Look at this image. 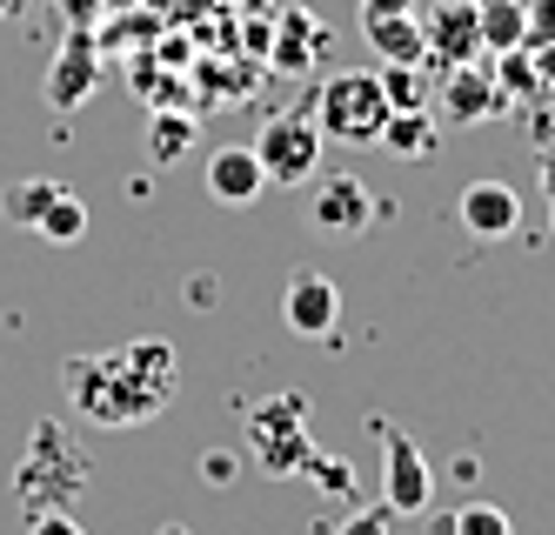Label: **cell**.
<instances>
[{"mask_svg": "<svg viewBox=\"0 0 555 535\" xmlns=\"http://www.w3.org/2000/svg\"><path fill=\"white\" fill-rule=\"evenodd\" d=\"M301 475H308L314 488H328V496H348V488H354V462H348V456H322V448L308 456Z\"/></svg>", "mask_w": 555, "mask_h": 535, "instance_id": "cell-23", "label": "cell"}, {"mask_svg": "<svg viewBox=\"0 0 555 535\" xmlns=\"http://www.w3.org/2000/svg\"><path fill=\"white\" fill-rule=\"evenodd\" d=\"M308 228H322V234H362L375 221V194L354 181V175H314L308 181Z\"/></svg>", "mask_w": 555, "mask_h": 535, "instance_id": "cell-9", "label": "cell"}, {"mask_svg": "<svg viewBox=\"0 0 555 535\" xmlns=\"http://www.w3.org/2000/svg\"><path fill=\"white\" fill-rule=\"evenodd\" d=\"M435 107H442L449 128H482V120H495V114H502V88H495L489 54H482V61H455V67H442Z\"/></svg>", "mask_w": 555, "mask_h": 535, "instance_id": "cell-7", "label": "cell"}, {"mask_svg": "<svg viewBox=\"0 0 555 535\" xmlns=\"http://www.w3.org/2000/svg\"><path fill=\"white\" fill-rule=\"evenodd\" d=\"M255 161H261L268 188H308L314 175H322V128H314V114H274V120H261Z\"/></svg>", "mask_w": 555, "mask_h": 535, "instance_id": "cell-5", "label": "cell"}, {"mask_svg": "<svg viewBox=\"0 0 555 535\" xmlns=\"http://www.w3.org/2000/svg\"><path fill=\"white\" fill-rule=\"evenodd\" d=\"M362 34H369V48L395 67H422L428 61V40H422V21L415 8H388V14H369L362 8Z\"/></svg>", "mask_w": 555, "mask_h": 535, "instance_id": "cell-14", "label": "cell"}, {"mask_svg": "<svg viewBox=\"0 0 555 535\" xmlns=\"http://www.w3.org/2000/svg\"><path fill=\"white\" fill-rule=\"evenodd\" d=\"M375 429H382V509L388 515H422L435 502V469H428V456L395 422H375Z\"/></svg>", "mask_w": 555, "mask_h": 535, "instance_id": "cell-6", "label": "cell"}, {"mask_svg": "<svg viewBox=\"0 0 555 535\" xmlns=\"http://www.w3.org/2000/svg\"><path fill=\"white\" fill-rule=\"evenodd\" d=\"M522 48H548L555 40V0H522Z\"/></svg>", "mask_w": 555, "mask_h": 535, "instance_id": "cell-24", "label": "cell"}, {"mask_svg": "<svg viewBox=\"0 0 555 535\" xmlns=\"http://www.w3.org/2000/svg\"><path fill=\"white\" fill-rule=\"evenodd\" d=\"M382 148H388V154H402V161L435 154V114H428V107H395V114H388V128H382Z\"/></svg>", "mask_w": 555, "mask_h": 535, "instance_id": "cell-17", "label": "cell"}, {"mask_svg": "<svg viewBox=\"0 0 555 535\" xmlns=\"http://www.w3.org/2000/svg\"><path fill=\"white\" fill-rule=\"evenodd\" d=\"M388 528H395L388 509H354V515L341 522V535H388Z\"/></svg>", "mask_w": 555, "mask_h": 535, "instance_id": "cell-26", "label": "cell"}, {"mask_svg": "<svg viewBox=\"0 0 555 535\" xmlns=\"http://www.w3.org/2000/svg\"><path fill=\"white\" fill-rule=\"evenodd\" d=\"M14 8H21V0H0V21H8V14H14Z\"/></svg>", "mask_w": 555, "mask_h": 535, "instance_id": "cell-29", "label": "cell"}, {"mask_svg": "<svg viewBox=\"0 0 555 535\" xmlns=\"http://www.w3.org/2000/svg\"><path fill=\"white\" fill-rule=\"evenodd\" d=\"M61 194V181H48V175H34V181H14V188H0V215H8L14 228H34L41 221V208Z\"/></svg>", "mask_w": 555, "mask_h": 535, "instance_id": "cell-20", "label": "cell"}, {"mask_svg": "<svg viewBox=\"0 0 555 535\" xmlns=\"http://www.w3.org/2000/svg\"><path fill=\"white\" fill-rule=\"evenodd\" d=\"M322 48H328V27H314L301 8H288L282 14V34L268 40V54H274V67H282V74H308Z\"/></svg>", "mask_w": 555, "mask_h": 535, "instance_id": "cell-15", "label": "cell"}, {"mask_svg": "<svg viewBox=\"0 0 555 535\" xmlns=\"http://www.w3.org/2000/svg\"><path fill=\"white\" fill-rule=\"evenodd\" d=\"M27 535H88V528L74 522V509H34L27 515Z\"/></svg>", "mask_w": 555, "mask_h": 535, "instance_id": "cell-25", "label": "cell"}, {"mask_svg": "<svg viewBox=\"0 0 555 535\" xmlns=\"http://www.w3.org/2000/svg\"><path fill=\"white\" fill-rule=\"evenodd\" d=\"M442 535H515V528H508V515L495 502H468V509H455L442 522Z\"/></svg>", "mask_w": 555, "mask_h": 535, "instance_id": "cell-22", "label": "cell"}, {"mask_svg": "<svg viewBox=\"0 0 555 535\" xmlns=\"http://www.w3.org/2000/svg\"><path fill=\"white\" fill-rule=\"evenodd\" d=\"M248 456L268 475H301L314 442H308V402L301 395H268L261 408H248Z\"/></svg>", "mask_w": 555, "mask_h": 535, "instance_id": "cell-4", "label": "cell"}, {"mask_svg": "<svg viewBox=\"0 0 555 535\" xmlns=\"http://www.w3.org/2000/svg\"><path fill=\"white\" fill-rule=\"evenodd\" d=\"M415 21H422V40H428V61H442V67L489 54L482 27H475V0H428V14H415Z\"/></svg>", "mask_w": 555, "mask_h": 535, "instance_id": "cell-10", "label": "cell"}, {"mask_svg": "<svg viewBox=\"0 0 555 535\" xmlns=\"http://www.w3.org/2000/svg\"><path fill=\"white\" fill-rule=\"evenodd\" d=\"M375 80H382L388 107H428V80H422V67H395V61H382Z\"/></svg>", "mask_w": 555, "mask_h": 535, "instance_id": "cell-21", "label": "cell"}, {"mask_svg": "<svg viewBox=\"0 0 555 535\" xmlns=\"http://www.w3.org/2000/svg\"><path fill=\"white\" fill-rule=\"evenodd\" d=\"M202 475H208L215 488H228V475H234V456H208V462H202Z\"/></svg>", "mask_w": 555, "mask_h": 535, "instance_id": "cell-27", "label": "cell"}, {"mask_svg": "<svg viewBox=\"0 0 555 535\" xmlns=\"http://www.w3.org/2000/svg\"><path fill=\"white\" fill-rule=\"evenodd\" d=\"M548 114H555V80H548Z\"/></svg>", "mask_w": 555, "mask_h": 535, "instance_id": "cell-31", "label": "cell"}, {"mask_svg": "<svg viewBox=\"0 0 555 535\" xmlns=\"http://www.w3.org/2000/svg\"><path fill=\"white\" fill-rule=\"evenodd\" d=\"M88 482H94V462H88V448L74 442V429L67 422H34V435H27V456H21V469H14V488H21V502H27V515L34 509H74L88 496Z\"/></svg>", "mask_w": 555, "mask_h": 535, "instance_id": "cell-2", "label": "cell"}, {"mask_svg": "<svg viewBox=\"0 0 555 535\" xmlns=\"http://www.w3.org/2000/svg\"><path fill=\"white\" fill-rule=\"evenodd\" d=\"M34 234H41V241H61V249H67V241H81V234H88V201L74 194V188H61L48 208H41V221H34Z\"/></svg>", "mask_w": 555, "mask_h": 535, "instance_id": "cell-19", "label": "cell"}, {"mask_svg": "<svg viewBox=\"0 0 555 535\" xmlns=\"http://www.w3.org/2000/svg\"><path fill=\"white\" fill-rule=\"evenodd\" d=\"M548 234H555V215H548Z\"/></svg>", "mask_w": 555, "mask_h": 535, "instance_id": "cell-32", "label": "cell"}, {"mask_svg": "<svg viewBox=\"0 0 555 535\" xmlns=\"http://www.w3.org/2000/svg\"><path fill=\"white\" fill-rule=\"evenodd\" d=\"M94 88H101V54H94V40H88V34H74L67 48L54 54L41 94H48V107L74 114V107H88V101H94Z\"/></svg>", "mask_w": 555, "mask_h": 535, "instance_id": "cell-12", "label": "cell"}, {"mask_svg": "<svg viewBox=\"0 0 555 535\" xmlns=\"http://www.w3.org/2000/svg\"><path fill=\"white\" fill-rule=\"evenodd\" d=\"M202 181H208V201H221V208H248V201L268 188V175H261L255 148H215Z\"/></svg>", "mask_w": 555, "mask_h": 535, "instance_id": "cell-13", "label": "cell"}, {"mask_svg": "<svg viewBox=\"0 0 555 535\" xmlns=\"http://www.w3.org/2000/svg\"><path fill=\"white\" fill-rule=\"evenodd\" d=\"M162 535H188V528H181V522H168V528H162Z\"/></svg>", "mask_w": 555, "mask_h": 535, "instance_id": "cell-30", "label": "cell"}, {"mask_svg": "<svg viewBox=\"0 0 555 535\" xmlns=\"http://www.w3.org/2000/svg\"><path fill=\"white\" fill-rule=\"evenodd\" d=\"M455 215H462V228L475 241H502V234L522 228V194H515L508 181H468L462 201H455Z\"/></svg>", "mask_w": 555, "mask_h": 535, "instance_id": "cell-11", "label": "cell"}, {"mask_svg": "<svg viewBox=\"0 0 555 535\" xmlns=\"http://www.w3.org/2000/svg\"><path fill=\"white\" fill-rule=\"evenodd\" d=\"M282 321H288V335H301V342L335 335V321H341V288H335L322 268H295L288 288H282Z\"/></svg>", "mask_w": 555, "mask_h": 535, "instance_id": "cell-8", "label": "cell"}, {"mask_svg": "<svg viewBox=\"0 0 555 535\" xmlns=\"http://www.w3.org/2000/svg\"><path fill=\"white\" fill-rule=\"evenodd\" d=\"M475 27H482V48L489 54H508L522 48V0H475Z\"/></svg>", "mask_w": 555, "mask_h": 535, "instance_id": "cell-18", "label": "cell"}, {"mask_svg": "<svg viewBox=\"0 0 555 535\" xmlns=\"http://www.w3.org/2000/svg\"><path fill=\"white\" fill-rule=\"evenodd\" d=\"M308 114H314V128H322V141H348V148H369V141H382V128H388V94H382V80L375 74H362V67H341V74H328L322 80V94L308 101Z\"/></svg>", "mask_w": 555, "mask_h": 535, "instance_id": "cell-3", "label": "cell"}, {"mask_svg": "<svg viewBox=\"0 0 555 535\" xmlns=\"http://www.w3.org/2000/svg\"><path fill=\"white\" fill-rule=\"evenodd\" d=\"M542 188H548V201H555V154L542 161Z\"/></svg>", "mask_w": 555, "mask_h": 535, "instance_id": "cell-28", "label": "cell"}, {"mask_svg": "<svg viewBox=\"0 0 555 535\" xmlns=\"http://www.w3.org/2000/svg\"><path fill=\"white\" fill-rule=\"evenodd\" d=\"M61 388L88 429H141L181 395V361H175V342L141 335L107 355H74L61 368Z\"/></svg>", "mask_w": 555, "mask_h": 535, "instance_id": "cell-1", "label": "cell"}, {"mask_svg": "<svg viewBox=\"0 0 555 535\" xmlns=\"http://www.w3.org/2000/svg\"><path fill=\"white\" fill-rule=\"evenodd\" d=\"M194 141H202L194 114H181V107H154L147 114V168H175V161L194 154Z\"/></svg>", "mask_w": 555, "mask_h": 535, "instance_id": "cell-16", "label": "cell"}]
</instances>
